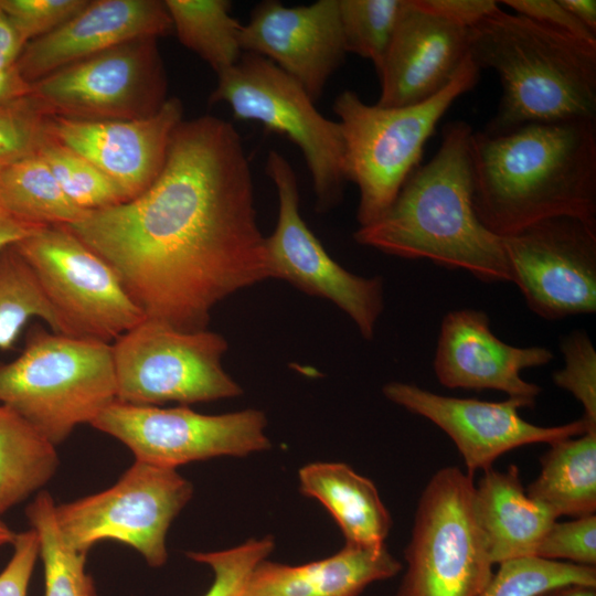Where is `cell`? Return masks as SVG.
Returning a JSON list of instances; mask_svg holds the SVG:
<instances>
[{"mask_svg":"<svg viewBox=\"0 0 596 596\" xmlns=\"http://www.w3.org/2000/svg\"><path fill=\"white\" fill-rule=\"evenodd\" d=\"M426 10L470 29L499 8L493 0H417Z\"/></svg>","mask_w":596,"mask_h":596,"instance_id":"41","label":"cell"},{"mask_svg":"<svg viewBox=\"0 0 596 596\" xmlns=\"http://www.w3.org/2000/svg\"><path fill=\"white\" fill-rule=\"evenodd\" d=\"M581 23L596 32V1L595 0H560Z\"/></svg>","mask_w":596,"mask_h":596,"instance_id":"45","label":"cell"},{"mask_svg":"<svg viewBox=\"0 0 596 596\" xmlns=\"http://www.w3.org/2000/svg\"><path fill=\"white\" fill-rule=\"evenodd\" d=\"M480 596H535L551 588L589 585L588 566L551 561L535 555L501 562Z\"/></svg>","mask_w":596,"mask_h":596,"instance_id":"33","label":"cell"},{"mask_svg":"<svg viewBox=\"0 0 596 596\" xmlns=\"http://www.w3.org/2000/svg\"><path fill=\"white\" fill-rule=\"evenodd\" d=\"M156 38L136 39L60 68L31 84L55 117L78 120L146 118L169 98Z\"/></svg>","mask_w":596,"mask_h":596,"instance_id":"12","label":"cell"},{"mask_svg":"<svg viewBox=\"0 0 596 596\" xmlns=\"http://www.w3.org/2000/svg\"><path fill=\"white\" fill-rule=\"evenodd\" d=\"M0 200L18 217L39 226H68L89 213L68 200L40 153L0 172Z\"/></svg>","mask_w":596,"mask_h":596,"instance_id":"28","label":"cell"},{"mask_svg":"<svg viewBox=\"0 0 596 596\" xmlns=\"http://www.w3.org/2000/svg\"><path fill=\"white\" fill-rule=\"evenodd\" d=\"M62 191L85 212L109 207L127 199L121 189L85 157L51 139L41 150Z\"/></svg>","mask_w":596,"mask_h":596,"instance_id":"31","label":"cell"},{"mask_svg":"<svg viewBox=\"0 0 596 596\" xmlns=\"http://www.w3.org/2000/svg\"><path fill=\"white\" fill-rule=\"evenodd\" d=\"M33 318L45 321L55 333L74 337L31 266L11 245L0 251V350L13 349L23 327Z\"/></svg>","mask_w":596,"mask_h":596,"instance_id":"29","label":"cell"},{"mask_svg":"<svg viewBox=\"0 0 596 596\" xmlns=\"http://www.w3.org/2000/svg\"><path fill=\"white\" fill-rule=\"evenodd\" d=\"M172 31L216 75L234 66L244 53L241 24L227 0H164Z\"/></svg>","mask_w":596,"mask_h":596,"instance_id":"27","label":"cell"},{"mask_svg":"<svg viewBox=\"0 0 596 596\" xmlns=\"http://www.w3.org/2000/svg\"><path fill=\"white\" fill-rule=\"evenodd\" d=\"M15 532H13L4 522L0 520V546L6 544H12Z\"/></svg>","mask_w":596,"mask_h":596,"instance_id":"47","label":"cell"},{"mask_svg":"<svg viewBox=\"0 0 596 596\" xmlns=\"http://www.w3.org/2000/svg\"><path fill=\"white\" fill-rule=\"evenodd\" d=\"M266 173L278 195L276 227L265 237L273 278L330 300L371 340L384 307L382 279L354 275L330 257L302 220L295 171L276 150L268 153Z\"/></svg>","mask_w":596,"mask_h":596,"instance_id":"14","label":"cell"},{"mask_svg":"<svg viewBox=\"0 0 596 596\" xmlns=\"http://www.w3.org/2000/svg\"><path fill=\"white\" fill-rule=\"evenodd\" d=\"M243 52L262 55L296 79L316 103L345 50L339 0H319L286 7L280 1L259 2L241 32Z\"/></svg>","mask_w":596,"mask_h":596,"instance_id":"17","label":"cell"},{"mask_svg":"<svg viewBox=\"0 0 596 596\" xmlns=\"http://www.w3.org/2000/svg\"><path fill=\"white\" fill-rule=\"evenodd\" d=\"M502 242L512 283L534 313L556 320L596 311V226L557 216Z\"/></svg>","mask_w":596,"mask_h":596,"instance_id":"15","label":"cell"},{"mask_svg":"<svg viewBox=\"0 0 596 596\" xmlns=\"http://www.w3.org/2000/svg\"><path fill=\"white\" fill-rule=\"evenodd\" d=\"M299 490L338 523L345 544L381 547L392 526L374 482L343 462H312L298 471Z\"/></svg>","mask_w":596,"mask_h":596,"instance_id":"24","label":"cell"},{"mask_svg":"<svg viewBox=\"0 0 596 596\" xmlns=\"http://www.w3.org/2000/svg\"><path fill=\"white\" fill-rule=\"evenodd\" d=\"M476 66L498 74L502 98L488 134L529 123L596 117V44L500 7L469 29Z\"/></svg>","mask_w":596,"mask_h":596,"instance_id":"4","label":"cell"},{"mask_svg":"<svg viewBox=\"0 0 596 596\" xmlns=\"http://www.w3.org/2000/svg\"><path fill=\"white\" fill-rule=\"evenodd\" d=\"M403 570L386 549L344 544L337 553L313 562L288 565L259 562L241 596H360L371 584Z\"/></svg>","mask_w":596,"mask_h":596,"instance_id":"22","label":"cell"},{"mask_svg":"<svg viewBox=\"0 0 596 596\" xmlns=\"http://www.w3.org/2000/svg\"><path fill=\"white\" fill-rule=\"evenodd\" d=\"M88 0H0L14 29L29 43L63 25Z\"/></svg>","mask_w":596,"mask_h":596,"instance_id":"38","label":"cell"},{"mask_svg":"<svg viewBox=\"0 0 596 596\" xmlns=\"http://www.w3.org/2000/svg\"><path fill=\"white\" fill-rule=\"evenodd\" d=\"M13 553L0 573V596H26L29 583L39 557V539L31 528L17 533Z\"/></svg>","mask_w":596,"mask_h":596,"instance_id":"39","label":"cell"},{"mask_svg":"<svg viewBox=\"0 0 596 596\" xmlns=\"http://www.w3.org/2000/svg\"><path fill=\"white\" fill-rule=\"evenodd\" d=\"M274 549V538L268 535L249 539L227 550L189 552L188 556L213 571V583L204 596H241L252 571L268 558Z\"/></svg>","mask_w":596,"mask_h":596,"instance_id":"35","label":"cell"},{"mask_svg":"<svg viewBox=\"0 0 596 596\" xmlns=\"http://www.w3.org/2000/svg\"><path fill=\"white\" fill-rule=\"evenodd\" d=\"M472 132L465 121L447 124L435 156L409 174L381 217L359 226L356 243L462 269L483 281L512 283L502 237L473 209Z\"/></svg>","mask_w":596,"mask_h":596,"instance_id":"3","label":"cell"},{"mask_svg":"<svg viewBox=\"0 0 596 596\" xmlns=\"http://www.w3.org/2000/svg\"><path fill=\"white\" fill-rule=\"evenodd\" d=\"M182 119V102L169 97L146 118L78 120L53 116L51 131L54 139L100 169L129 201L160 174L171 136Z\"/></svg>","mask_w":596,"mask_h":596,"instance_id":"19","label":"cell"},{"mask_svg":"<svg viewBox=\"0 0 596 596\" xmlns=\"http://www.w3.org/2000/svg\"><path fill=\"white\" fill-rule=\"evenodd\" d=\"M52 119L30 93L0 104V172L41 152L54 138Z\"/></svg>","mask_w":596,"mask_h":596,"instance_id":"34","label":"cell"},{"mask_svg":"<svg viewBox=\"0 0 596 596\" xmlns=\"http://www.w3.org/2000/svg\"><path fill=\"white\" fill-rule=\"evenodd\" d=\"M472 476L455 466L426 483L404 551L396 596H480L493 562L476 519Z\"/></svg>","mask_w":596,"mask_h":596,"instance_id":"8","label":"cell"},{"mask_svg":"<svg viewBox=\"0 0 596 596\" xmlns=\"http://www.w3.org/2000/svg\"><path fill=\"white\" fill-rule=\"evenodd\" d=\"M117 273L148 319L205 330L212 309L273 278L235 127L182 119L164 166L140 195L66 226Z\"/></svg>","mask_w":596,"mask_h":596,"instance_id":"1","label":"cell"},{"mask_svg":"<svg viewBox=\"0 0 596 596\" xmlns=\"http://www.w3.org/2000/svg\"><path fill=\"white\" fill-rule=\"evenodd\" d=\"M384 396L444 430L456 445L469 475L492 468L503 454L531 444H552L596 430L582 417L557 426H539L521 417L528 405L518 398L501 402L445 396L415 384L390 382Z\"/></svg>","mask_w":596,"mask_h":596,"instance_id":"16","label":"cell"},{"mask_svg":"<svg viewBox=\"0 0 596 596\" xmlns=\"http://www.w3.org/2000/svg\"><path fill=\"white\" fill-rule=\"evenodd\" d=\"M541 470L525 489L557 518L596 512V430L550 444Z\"/></svg>","mask_w":596,"mask_h":596,"instance_id":"25","label":"cell"},{"mask_svg":"<svg viewBox=\"0 0 596 596\" xmlns=\"http://www.w3.org/2000/svg\"><path fill=\"white\" fill-rule=\"evenodd\" d=\"M117 401L111 343L34 324L22 353L0 363V403L55 447Z\"/></svg>","mask_w":596,"mask_h":596,"instance_id":"5","label":"cell"},{"mask_svg":"<svg viewBox=\"0 0 596 596\" xmlns=\"http://www.w3.org/2000/svg\"><path fill=\"white\" fill-rule=\"evenodd\" d=\"M535 556L596 566V515L556 520L541 540Z\"/></svg>","mask_w":596,"mask_h":596,"instance_id":"37","label":"cell"},{"mask_svg":"<svg viewBox=\"0 0 596 596\" xmlns=\"http://www.w3.org/2000/svg\"><path fill=\"white\" fill-rule=\"evenodd\" d=\"M25 514L39 539V556L44 566V596H95L94 581L85 571L86 554L71 547L55 519V502L40 491Z\"/></svg>","mask_w":596,"mask_h":596,"instance_id":"30","label":"cell"},{"mask_svg":"<svg viewBox=\"0 0 596 596\" xmlns=\"http://www.w3.org/2000/svg\"><path fill=\"white\" fill-rule=\"evenodd\" d=\"M479 68L470 55L453 79L430 98L402 107L368 105L352 91L333 103L344 147L348 181L359 189L360 226L381 217L409 174L419 166L423 150L451 104L477 84Z\"/></svg>","mask_w":596,"mask_h":596,"instance_id":"6","label":"cell"},{"mask_svg":"<svg viewBox=\"0 0 596 596\" xmlns=\"http://www.w3.org/2000/svg\"><path fill=\"white\" fill-rule=\"evenodd\" d=\"M24 46V41L0 6V71L15 66Z\"/></svg>","mask_w":596,"mask_h":596,"instance_id":"42","label":"cell"},{"mask_svg":"<svg viewBox=\"0 0 596 596\" xmlns=\"http://www.w3.org/2000/svg\"><path fill=\"white\" fill-rule=\"evenodd\" d=\"M473 509L493 564L535 555L538 546L558 519L525 492L515 465L505 471H483L475 485Z\"/></svg>","mask_w":596,"mask_h":596,"instance_id":"23","label":"cell"},{"mask_svg":"<svg viewBox=\"0 0 596 596\" xmlns=\"http://www.w3.org/2000/svg\"><path fill=\"white\" fill-rule=\"evenodd\" d=\"M58 464L55 446L0 403V517L44 487Z\"/></svg>","mask_w":596,"mask_h":596,"instance_id":"26","label":"cell"},{"mask_svg":"<svg viewBox=\"0 0 596 596\" xmlns=\"http://www.w3.org/2000/svg\"><path fill=\"white\" fill-rule=\"evenodd\" d=\"M209 103H225L235 118L286 136L305 158L317 210L340 203L348 182L340 124L322 116L304 87L276 64L244 52L234 66L217 75Z\"/></svg>","mask_w":596,"mask_h":596,"instance_id":"7","label":"cell"},{"mask_svg":"<svg viewBox=\"0 0 596 596\" xmlns=\"http://www.w3.org/2000/svg\"><path fill=\"white\" fill-rule=\"evenodd\" d=\"M564 366L553 373L556 386L570 392L583 406V418L596 428V350L588 334L575 330L561 341Z\"/></svg>","mask_w":596,"mask_h":596,"instance_id":"36","label":"cell"},{"mask_svg":"<svg viewBox=\"0 0 596 596\" xmlns=\"http://www.w3.org/2000/svg\"><path fill=\"white\" fill-rule=\"evenodd\" d=\"M469 56V29L403 0L393 38L377 72L381 94L375 105L402 107L440 92Z\"/></svg>","mask_w":596,"mask_h":596,"instance_id":"20","label":"cell"},{"mask_svg":"<svg viewBox=\"0 0 596 596\" xmlns=\"http://www.w3.org/2000/svg\"><path fill=\"white\" fill-rule=\"evenodd\" d=\"M535 596H596V587L567 585L551 588Z\"/></svg>","mask_w":596,"mask_h":596,"instance_id":"46","label":"cell"},{"mask_svg":"<svg viewBox=\"0 0 596 596\" xmlns=\"http://www.w3.org/2000/svg\"><path fill=\"white\" fill-rule=\"evenodd\" d=\"M91 425L126 445L136 460L174 469L221 456L245 457L272 447L266 415L254 408L206 415L185 405L163 408L115 401Z\"/></svg>","mask_w":596,"mask_h":596,"instance_id":"13","label":"cell"},{"mask_svg":"<svg viewBox=\"0 0 596 596\" xmlns=\"http://www.w3.org/2000/svg\"><path fill=\"white\" fill-rule=\"evenodd\" d=\"M514 13L596 44V32L581 23L560 0H505Z\"/></svg>","mask_w":596,"mask_h":596,"instance_id":"40","label":"cell"},{"mask_svg":"<svg viewBox=\"0 0 596 596\" xmlns=\"http://www.w3.org/2000/svg\"><path fill=\"white\" fill-rule=\"evenodd\" d=\"M13 214L0 200V251L17 244L40 228Z\"/></svg>","mask_w":596,"mask_h":596,"instance_id":"43","label":"cell"},{"mask_svg":"<svg viewBox=\"0 0 596 596\" xmlns=\"http://www.w3.org/2000/svg\"><path fill=\"white\" fill-rule=\"evenodd\" d=\"M403 0H339L348 53L370 60L380 71L398 20Z\"/></svg>","mask_w":596,"mask_h":596,"instance_id":"32","label":"cell"},{"mask_svg":"<svg viewBox=\"0 0 596 596\" xmlns=\"http://www.w3.org/2000/svg\"><path fill=\"white\" fill-rule=\"evenodd\" d=\"M14 246L74 337L113 343L146 318L115 269L66 226H44Z\"/></svg>","mask_w":596,"mask_h":596,"instance_id":"11","label":"cell"},{"mask_svg":"<svg viewBox=\"0 0 596 596\" xmlns=\"http://www.w3.org/2000/svg\"><path fill=\"white\" fill-rule=\"evenodd\" d=\"M31 84L25 82L15 66L0 71V104L28 95Z\"/></svg>","mask_w":596,"mask_h":596,"instance_id":"44","label":"cell"},{"mask_svg":"<svg viewBox=\"0 0 596 596\" xmlns=\"http://www.w3.org/2000/svg\"><path fill=\"white\" fill-rule=\"evenodd\" d=\"M193 496L192 483L177 469L135 460L110 488L55 504V519L66 543L81 553L114 540L138 551L148 565L168 558V530Z\"/></svg>","mask_w":596,"mask_h":596,"instance_id":"10","label":"cell"},{"mask_svg":"<svg viewBox=\"0 0 596 596\" xmlns=\"http://www.w3.org/2000/svg\"><path fill=\"white\" fill-rule=\"evenodd\" d=\"M471 161L473 209L496 235L557 216L596 226L595 119L472 132Z\"/></svg>","mask_w":596,"mask_h":596,"instance_id":"2","label":"cell"},{"mask_svg":"<svg viewBox=\"0 0 596 596\" xmlns=\"http://www.w3.org/2000/svg\"><path fill=\"white\" fill-rule=\"evenodd\" d=\"M171 31L164 1L88 0L63 25L26 43L15 67L32 84L114 46L136 39H158Z\"/></svg>","mask_w":596,"mask_h":596,"instance_id":"21","label":"cell"},{"mask_svg":"<svg viewBox=\"0 0 596 596\" xmlns=\"http://www.w3.org/2000/svg\"><path fill=\"white\" fill-rule=\"evenodd\" d=\"M552 359L547 348L503 342L491 331L486 312L466 308L443 318L433 364L438 382L448 389L497 390L532 407L541 387L521 372Z\"/></svg>","mask_w":596,"mask_h":596,"instance_id":"18","label":"cell"},{"mask_svg":"<svg viewBox=\"0 0 596 596\" xmlns=\"http://www.w3.org/2000/svg\"><path fill=\"white\" fill-rule=\"evenodd\" d=\"M117 401L159 406L240 396L222 365L227 341L209 330L182 331L145 318L113 343Z\"/></svg>","mask_w":596,"mask_h":596,"instance_id":"9","label":"cell"}]
</instances>
